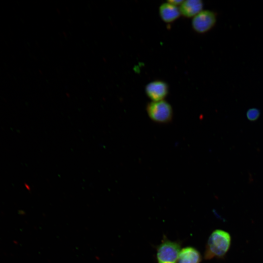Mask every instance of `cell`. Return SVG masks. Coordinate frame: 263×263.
<instances>
[{
  "label": "cell",
  "instance_id": "obj_10",
  "mask_svg": "<svg viewBox=\"0 0 263 263\" xmlns=\"http://www.w3.org/2000/svg\"><path fill=\"white\" fill-rule=\"evenodd\" d=\"M184 0H168L167 2L175 6L177 5H181Z\"/></svg>",
  "mask_w": 263,
  "mask_h": 263
},
{
  "label": "cell",
  "instance_id": "obj_1",
  "mask_svg": "<svg viewBox=\"0 0 263 263\" xmlns=\"http://www.w3.org/2000/svg\"><path fill=\"white\" fill-rule=\"evenodd\" d=\"M230 242V236L227 232L221 229L215 230L208 239L204 258L209 260L223 257L229 248Z\"/></svg>",
  "mask_w": 263,
  "mask_h": 263
},
{
  "label": "cell",
  "instance_id": "obj_2",
  "mask_svg": "<svg viewBox=\"0 0 263 263\" xmlns=\"http://www.w3.org/2000/svg\"><path fill=\"white\" fill-rule=\"evenodd\" d=\"M146 110L149 116L153 121L167 123L172 120V107L168 102L164 100L149 103L147 106Z\"/></svg>",
  "mask_w": 263,
  "mask_h": 263
},
{
  "label": "cell",
  "instance_id": "obj_7",
  "mask_svg": "<svg viewBox=\"0 0 263 263\" xmlns=\"http://www.w3.org/2000/svg\"><path fill=\"white\" fill-rule=\"evenodd\" d=\"M201 260V254L197 249L187 246L181 249L177 263H200Z\"/></svg>",
  "mask_w": 263,
  "mask_h": 263
},
{
  "label": "cell",
  "instance_id": "obj_6",
  "mask_svg": "<svg viewBox=\"0 0 263 263\" xmlns=\"http://www.w3.org/2000/svg\"><path fill=\"white\" fill-rule=\"evenodd\" d=\"M203 7V3L200 0H184L179 6L181 15L184 17H194L200 12Z\"/></svg>",
  "mask_w": 263,
  "mask_h": 263
},
{
  "label": "cell",
  "instance_id": "obj_3",
  "mask_svg": "<svg viewBox=\"0 0 263 263\" xmlns=\"http://www.w3.org/2000/svg\"><path fill=\"white\" fill-rule=\"evenodd\" d=\"M180 245L179 242L164 239L157 248V263H177Z\"/></svg>",
  "mask_w": 263,
  "mask_h": 263
},
{
  "label": "cell",
  "instance_id": "obj_8",
  "mask_svg": "<svg viewBox=\"0 0 263 263\" xmlns=\"http://www.w3.org/2000/svg\"><path fill=\"white\" fill-rule=\"evenodd\" d=\"M162 19L166 22H171L178 19L180 15L179 8L169 2L162 4L159 8Z\"/></svg>",
  "mask_w": 263,
  "mask_h": 263
},
{
  "label": "cell",
  "instance_id": "obj_4",
  "mask_svg": "<svg viewBox=\"0 0 263 263\" xmlns=\"http://www.w3.org/2000/svg\"><path fill=\"white\" fill-rule=\"evenodd\" d=\"M216 15L214 12L208 10H202L192 20L193 29L199 33H206L210 30L215 24Z\"/></svg>",
  "mask_w": 263,
  "mask_h": 263
},
{
  "label": "cell",
  "instance_id": "obj_5",
  "mask_svg": "<svg viewBox=\"0 0 263 263\" xmlns=\"http://www.w3.org/2000/svg\"><path fill=\"white\" fill-rule=\"evenodd\" d=\"M147 96L152 101L163 100L169 92L167 83L161 80H155L149 83L145 87Z\"/></svg>",
  "mask_w": 263,
  "mask_h": 263
},
{
  "label": "cell",
  "instance_id": "obj_9",
  "mask_svg": "<svg viewBox=\"0 0 263 263\" xmlns=\"http://www.w3.org/2000/svg\"><path fill=\"white\" fill-rule=\"evenodd\" d=\"M260 111L256 108L250 109L248 110L246 113L247 118L251 121L256 120L259 116Z\"/></svg>",
  "mask_w": 263,
  "mask_h": 263
}]
</instances>
